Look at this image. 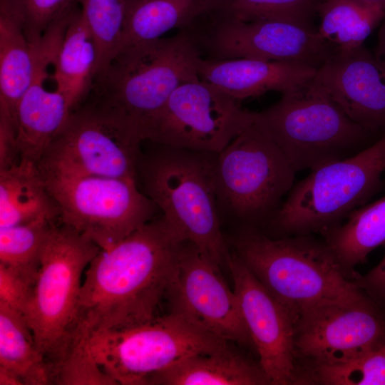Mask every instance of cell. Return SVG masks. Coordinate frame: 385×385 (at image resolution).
I'll list each match as a JSON object with an SVG mask.
<instances>
[{
    "instance_id": "obj_3",
    "label": "cell",
    "mask_w": 385,
    "mask_h": 385,
    "mask_svg": "<svg viewBox=\"0 0 385 385\" xmlns=\"http://www.w3.org/2000/svg\"><path fill=\"white\" fill-rule=\"evenodd\" d=\"M150 143L148 150L142 148L138 164L140 189L179 241L194 244L220 267L227 266L230 250L213 183L215 153Z\"/></svg>"
},
{
    "instance_id": "obj_37",
    "label": "cell",
    "mask_w": 385,
    "mask_h": 385,
    "mask_svg": "<svg viewBox=\"0 0 385 385\" xmlns=\"http://www.w3.org/2000/svg\"><path fill=\"white\" fill-rule=\"evenodd\" d=\"M374 55L385 66V16L381 21L379 31L377 46Z\"/></svg>"
},
{
    "instance_id": "obj_35",
    "label": "cell",
    "mask_w": 385,
    "mask_h": 385,
    "mask_svg": "<svg viewBox=\"0 0 385 385\" xmlns=\"http://www.w3.org/2000/svg\"><path fill=\"white\" fill-rule=\"evenodd\" d=\"M16 134V125L11 115L0 108V170L16 165L21 160Z\"/></svg>"
},
{
    "instance_id": "obj_17",
    "label": "cell",
    "mask_w": 385,
    "mask_h": 385,
    "mask_svg": "<svg viewBox=\"0 0 385 385\" xmlns=\"http://www.w3.org/2000/svg\"><path fill=\"white\" fill-rule=\"evenodd\" d=\"M314 80L352 120L385 135V66L364 45L334 52Z\"/></svg>"
},
{
    "instance_id": "obj_15",
    "label": "cell",
    "mask_w": 385,
    "mask_h": 385,
    "mask_svg": "<svg viewBox=\"0 0 385 385\" xmlns=\"http://www.w3.org/2000/svg\"><path fill=\"white\" fill-rule=\"evenodd\" d=\"M385 341V315L374 300L356 304H326L294 319V345L304 366L344 363Z\"/></svg>"
},
{
    "instance_id": "obj_27",
    "label": "cell",
    "mask_w": 385,
    "mask_h": 385,
    "mask_svg": "<svg viewBox=\"0 0 385 385\" xmlns=\"http://www.w3.org/2000/svg\"><path fill=\"white\" fill-rule=\"evenodd\" d=\"M317 14L321 19L318 31L334 52L364 45L385 16L382 9L356 0H319Z\"/></svg>"
},
{
    "instance_id": "obj_8",
    "label": "cell",
    "mask_w": 385,
    "mask_h": 385,
    "mask_svg": "<svg viewBox=\"0 0 385 385\" xmlns=\"http://www.w3.org/2000/svg\"><path fill=\"white\" fill-rule=\"evenodd\" d=\"M384 175L385 135L353 156L311 170L268 226L281 236L328 230L366 205L381 189Z\"/></svg>"
},
{
    "instance_id": "obj_31",
    "label": "cell",
    "mask_w": 385,
    "mask_h": 385,
    "mask_svg": "<svg viewBox=\"0 0 385 385\" xmlns=\"http://www.w3.org/2000/svg\"><path fill=\"white\" fill-rule=\"evenodd\" d=\"M97 48L96 76L119 51L125 16L123 0H78Z\"/></svg>"
},
{
    "instance_id": "obj_11",
    "label": "cell",
    "mask_w": 385,
    "mask_h": 385,
    "mask_svg": "<svg viewBox=\"0 0 385 385\" xmlns=\"http://www.w3.org/2000/svg\"><path fill=\"white\" fill-rule=\"evenodd\" d=\"M42 175L58 207L60 222L88 237L102 250L153 220L158 210L133 179Z\"/></svg>"
},
{
    "instance_id": "obj_21",
    "label": "cell",
    "mask_w": 385,
    "mask_h": 385,
    "mask_svg": "<svg viewBox=\"0 0 385 385\" xmlns=\"http://www.w3.org/2000/svg\"><path fill=\"white\" fill-rule=\"evenodd\" d=\"M38 220L56 222L60 211L37 163L21 158L0 170V227Z\"/></svg>"
},
{
    "instance_id": "obj_26",
    "label": "cell",
    "mask_w": 385,
    "mask_h": 385,
    "mask_svg": "<svg viewBox=\"0 0 385 385\" xmlns=\"http://www.w3.org/2000/svg\"><path fill=\"white\" fill-rule=\"evenodd\" d=\"M0 366L16 374L24 385L52 384L48 365L24 316L1 305Z\"/></svg>"
},
{
    "instance_id": "obj_5",
    "label": "cell",
    "mask_w": 385,
    "mask_h": 385,
    "mask_svg": "<svg viewBox=\"0 0 385 385\" xmlns=\"http://www.w3.org/2000/svg\"><path fill=\"white\" fill-rule=\"evenodd\" d=\"M201 58L188 30L181 29L120 49L95 76L91 91L128 116L142 135L178 87L200 80Z\"/></svg>"
},
{
    "instance_id": "obj_38",
    "label": "cell",
    "mask_w": 385,
    "mask_h": 385,
    "mask_svg": "<svg viewBox=\"0 0 385 385\" xmlns=\"http://www.w3.org/2000/svg\"><path fill=\"white\" fill-rule=\"evenodd\" d=\"M0 385H24L19 377L11 371L0 366Z\"/></svg>"
},
{
    "instance_id": "obj_32",
    "label": "cell",
    "mask_w": 385,
    "mask_h": 385,
    "mask_svg": "<svg viewBox=\"0 0 385 385\" xmlns=\"http://www.w3.org/2000/svg\"><path fill=\"white\" fill-rule=\"evenodd\" d=\"M24 34L32 48L37 46L46 30L79 5L78 0H14Z\"/></svg>"
},
{
    "instance_id": "obj_36",
    "label": "cell",
    "mask_w": 385,
    "mask_h": 385,
    "mask_svg": "<svg viewBox=\"0 0 385 385\" xmlns=\"http://www.w3.org/2000/svg\"><path fill=\"white\" fill-rule=\"evenodd\" d=\"M358 284L375 302L385 304V255Z\"/></svg>"
},
{
    "instance_id": "obj_34",
    "label": "cell",
    "mask_w": 385,
    "mask_h": 385,
    "mask_svg": "<svg viewBox=\"0 0 385 385\" xmlns=\"http://www.w3.org/2000/svg\"><path fill=\"white\" fill-rule=\"evenodd\" d=\"M35 281L0 264V305L24 315Z\"/></svg>"
},
{
    "instance_id": "obj_9",
    "label": "cell",
    "mask_w": 385,
    "mask_h": 385,
    "mask_svg": "<svg viewBox=\"0 0 385 385\" xmlns=\"http://www.w3.org/2000/svg\"><path fill=\"white\" fill-rule=\"evenodd\" d=\"M212 172L219 214L254 227L268 225L296 173L277 145L252 125L215 153Z\"/></svg>"
},
{
    "instance_id": "obj_4",
    "label": "cell",
    "mask_w": 385,
    "mask_h": 385,
    "mask_svg": "<svg viewBox=\"0 0 385 385\" xmlns=\"http://www.w3.org/2000/svg\"><path fill=\"white\" fill-rule=\"evenodd\" d=\"M250 113L252 125L277 145L296 172L348 158L380 138L352 120L314 78Z\"/></svg>"
},
{
    "instance_id": "obj_23",
    "label": "cell",
    "mask_w": 385,
    "mask_h": 385,
    "mask_svg": "<svg viewBox=\"0 0 385 385\" xmlns=\"http://www.w3.org/2000/svg\"><path fill=\"white\" fill-rule=\"evenodd\" d=\"M97 48L81 7L70 21L52 66L56 88L66 96L71 111L90 93L96 76Z\"/></svg>"
},
{
    "instance_id": "obj_33",
    "label": "cell",
    "mask_w": 385,
    "mask_h": 385,
    "mask_svg": "<svg viewBox=\"0 0 385 385\" xmlns=\"http://www.w3.org/2000/svg\"><path fill=\"white\" fill-rule=\"evenodd\" d=\"M53 384L115 385L98 366L88 346L73 349L53 371Z\"/></svg>"
},
{
    "instance_id": "obj_16",
    "label": "cell",
    "mask_w": 385,
    "mask_h": 385,
    "mask_svg": "<svg viewBox=\"0 0 385 385\" xmlns=\"http://www.w3.org/2000/svg\"><path fill=\"white\" fill-rule=\"evenodd\" d=\"M227 267L261 367L272 384H295L298 365L292 315L231 250Z\"/></svg>"
},
{
    "instance_id": "obj_22",
    "label": "cell",
    "mask_w": 385,
    "mask_h": 385,
    "mask_svg": "<svg viewBox=\"0 0 385 385\" xmlns=\"http://www.w3.org/2000/svg\"><path fill=\"white\" fill-rule=\"evenodd\" d=\"M35 53L14 0H0V108L17 127L19 103L31 83Z\"/></svg>"
},
{
    "instance_id": "obj_10",
    "label": "cell",
    "mask_w": 385,
    "mask_h": 385,
    "mask_svg": "<svg viewBox=\"0 0 385 385\" xmlns=\"http://www.w3.org/2000/svg\"><path fill=\"white\" fill-rule=\"evenodd\" d=\"M231 345L170 313L138 325L97 332L87 342L101 369L117 384H147L148 379L191 355Z\"/></svg>"
},
{
    "instance_id": "obj_14",
    "label": "cell",
    "mask_w": 385,
    "mask_h": 385,
    "mask_svg": "<svg viewBox=\"0 0 385 385\" xmlns=\"http://www.w3.org/2000/svg\"><path fill=\"white\" fill-rule=\"evenodd\" d=\"M220 268L194 244L183 242L165 296L170 313L227 342L247 345L252 342L237 297Z\"/></svg>"
},
{
    "instance_id": "obj_25",
    "label": "cell",
    "mask_w": 385,
    "mask_h": 385,
    "mask_svg": "<svg viewBox=\"0 0 385 385\" xmlns=\"http://www.w3.org/2000/svg\"><path fill=\"white\" fill-rule=\"evenodd\" d=\"M203 1L123 0L125 16L119 51L161 38L171 29L189 27L201 16Z\"/></svg>"
},
{
    "instance_id": "obj_28",
    "label": "cell",
    "mask_w": 385,
    "mask_h": 385,
    "mask_svg": "<svg viewBox=\"0 0 385 385\" xmlns=\"http://www.w3.org/2000/svg\"><path fill=\"white\" fill-rule=\"evenodd\" d=\"M319 0H204L202 15L212 14L250 22L284 20L314 26Z\"/></svg>"
},
{
    "instance_id": "obj_18",
    "label": "cell",
    "mask_w": 385,
    "mask_h": 385,
    "mask_svg": "<svg viewBox=\"0 0 385 385\" xmlns=\"http://www.w3.org/2000/svg\"><path fill=\"white\" fill-rule=\"evenodd\" d=\"M66 28V21L53 23L46 30L39 44L33 48L34 78L17 108V145L21 158L36 163L71 113L63 93L58 88L49 91L45 86L49 77L48 67L53 64Z\"/></svg>"
},
{
    "instance_id": "obj_12",
    "label": "cell",
    "mask_w": 385,
    "mask_h": 385,
    "mask_svg": "<svg viewBox=\"0 0 385 385\" xmlns=\"http://www.w3.org/2000/svg\"><path fill=\"white\" fill-rule=\"evenodd\" d=\"M187 29L208 59L289 61L318 69L334 53L314 26L284 20L247 22L206 14Z\"/></svg>"
},
{
    "instance_id": "obj_24",
    "label": "cell",
    "mask_w": 385,
    "mask_h": 385,
    "mask_svg": "<svg viewBox=\"0 0 385 385\" xmlns=\"http://www.w3.org/2000/svg\"><path fill=\"white\" fill-rule=\"evenodd\" d=\"M321 233L344 270L352 271L385 244V195L357 208L344 222Z\"/></svg>"
},
{
    "instance_id": "obj_30",
    "label": "cell",
    "mask_w": 385,
    "mask_h": 385,
    "mask_svg": "<svg viewBox=\"0 0 385 385\" xmlns=\"http://www.w3.org/2000/svg\"><path fill=\"white\" fill-rule=\"evenodd\" d=\"M300 384L385 385V341L351 361L304 367Z\"/></svg>"
},
{
    "instance_id": "obj_1",
    "label": "cell",
    "mask_w": 385,
    "mask_h": 385,
    "mask_svg": "<svg viewBox=\"0 0 385 385\" xmlns=\"http://www.w3.org/2000/svg\"><path fill=\"white\" fill-rule=\"evenodd\" d=\"M182 243L160 217L101 250L85 272L71 349L86 344L97 332L129 327L158 317Z\"/></svg>"
},
{
    "instance_id": "obj_2",
    "label": "cell",
    "mask_w": 385,
    "mask_h": 385,
    "mask_svg": "<svg viewBox=\"0 0 385 385\" xmlns=\"http://www.w3.org/2000/svg\"><path fill=\"white\" fill-rule=\"evenodd\" d=\"M229 247L262 285L290 313L326 304L356 305L374 300L347 279L326 242L309 235L271 237L245 226Z\"/></svg>"
},
{
    "instance_id": "obj_19",
    "label": "cell",
    "mask_w": 385,
    "mask_h": 385,
    "mask_svg": "<svg viewBox=\"0 0 385 385\" xmlns=\"http://www.w3.org/2000/svg\"><path fill=\"white\" fill-rule=\"evenodd\" d=\"M317 69L299 63L253 58H201L200 79L222 89L237 101L269 91L282 93L312 80Z\"/></svg>"
},
{
    "instance_id": "obj_7",
    "label": "cell",
    "mask_w": 385,
    "mask_h": 385,
    "mask_svg": "<svg viewBox=\"0 0 385 385\" xmlns=\"http://www.w3.org/2000/svg\"><path fill=\"white\" fill-rule=\"evenodd\" d=\"M101 247L88 237L59 222L52 225L24 318L51 375L71 345L81 277Z\"/></svg>"
},
{
    "instance_id": "obj_39",
    "label": "cell",
    "mask_w": 385,
    "mask_h": 385,
    "mask_svg": "<svg viewBox=\"0 0 385 385\" xmlns=\"http://www.w3.org/2000/svg\"><path fill=\"white\" fill-rule=\"evenodd\" d=\"M366 5L376 6L385 11V0H356Z\"/></svg>"
},
{
    "instance_id": "obj_13",
    "label": "cell",
    "mask_w": 385,
    "mask_h": 385,
    "mask_svg": "<svg viewBox=\"0 0 385 385\" xmlns=\"http://www.w3.org/2000/svg\"><path fill=\"white\" fill-rule=\"evenodd\" d=\"M252 125L250 111L216 86L202 81L178 87L143 128L144 140L217 153Z\"/></svg>"
},
{
    "instance_id": "obj_20",
    "label": "cell",
    "mask_w": 385,
    "mask_h": 385,
    "mask_svg": "<svg viewBox=\"0 0 385 385\" xmlns=\"http://www.w3.org/2000/svg\"><path fill=\"white\" fill-rule=\"evenodd\" d=\"M147 384L263 385L272 384L260 363L231 345L210 353L188 356L152 375Z\"/></svg>"
},
{
    "instance_id": "obj_6",
    "label": "cell",
    "mask_w": 385,
    "mask_h": 385,
    "mask_svg": "<svg viewBox=\"0 0 385 385\" xmlns=\"http://www.w3.org/2000/svg\"><path fill=\"white\" fill-rule=\"evenodd\" d=\"M144 141L128 116L90 92L71 111L37 165L43 175L137 181Z\"/></svg>"
},
{
    "instance_id": "obj_29",
    "label": "cell",
    "mask_w": 385,
    "mask_h": 385,
    "mask_svg": "<svg viewBox=\"0 0 385 385\" xmlns=\"http://www.w3.org/2000/svg\"><path fill=\"white\" fill-rule=\"evenodd\" d=\"M54 223L38 220L0 227V264L11 267L36 282L42 248Z\"/></svg>"
}]
</instances>
